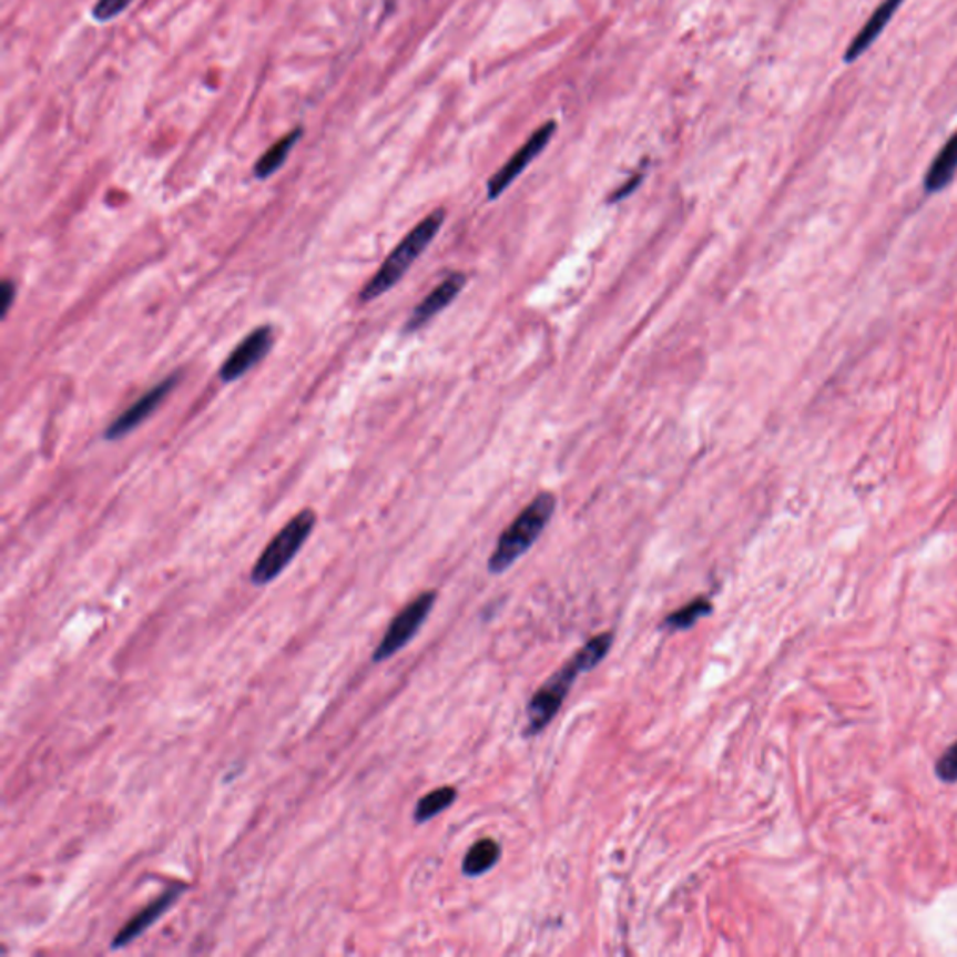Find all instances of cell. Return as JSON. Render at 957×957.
<instances>
[{"instance_id": "6da1fadb", "label": "cell", "mask_w": 957, "mask_h": 957, "mask_svg": "<svg viewBox=\"0 0 957 957\" xmlns=\"http://www.w3.org/2000/svg\"><path fill=\"white\" fill-rule=\"evenodd\" d=\"M612 632H602V634L591 638L567 662L566 666L561 668L558 673H553L552 678L548 679L547 683L537 690L536 696L531 698L530 705H528L526 735H537V733H541L552 722L553 716L558 714L559 709L566 702V698L569 696L572 683L577 681L578 675L599 666L604 656H607L608 651L612 649Z\"/></svg>"}, {"instance_id": "7a4b0ae2", "label": "cell", "mask_w": 957, "mask_h": 957, "mask_svg": "<svg viewBox=\"0 0 957 957\" xmlns=\"http://www.w3.org/2000/svg\"><path fill=\"white\" fill-rule=\"evenodd\" d=\"M446 210L438 208L430 212L425 220L419 221L410 233L400 240L399 245L387 255L386 261L378 268V272L370 277L369 283L363 286V291L359 292V302L362 304L375 302L391 291L393 286L399 285L406 272L414 266V262L427 251L428 245L435 242L441 226L446 223Z\"/></svg>"}, {"instance_id": "3957f363", "label": "cell", "mask_w": 957, "mask_h": 957, "mask_svg": "<svg viewBox=\"0 0 957 957\" xmlns=\"http://www.w3.org/2000/svg\"><path fill=\"white\" fill-rule=\"evenodd\" d=\"M558 500L552 492L537 493L530 506L526 507L511 526L501 533L492 556L488 559V571L501 574L528 552L542 536L548 522L552 520Z\"/></svg>"}, {"instance_id": "277c9868", "label": "cell", "mask_w": 957, "mask_h": 957, "mask_svg": "<svg viewBox=\"0 0 957 957\" xmlns=\"http://www.w3.org/2000/svg\"><path fill=\"white\" fill-rule=\"evenodd\" d=\"M315 526V511L304 509L298 515H294L281 528L279 533L268 542V547L264 548L261 558L256 559L255 566L251 569V582L255 586H266L277 580L304 548Z\"/></svg>"}, {"instance_id": "5b68a950", "label": "cell", "mask_w": 957, "mask_h": 957, "mask_svg": "<svg viewBox=\"0 0 957 957\" xmlns=\"http://www.w3.org/2000/svg\"><path fill=\"white\" fill-rule=\"evenodd\" d=\"M436 597H438L436 591H422L421 595H417L410 604H406L395 615V619L387 627L386 634L378 643V648L373 653L375 662L391 659L393 654L399 653L400 649H405L416 638L422 623L427 621L428 613L435 607Z\"/></svg>"}, {"instance_id": "8992f818", "label": "cell", "mask_w": 957, "mask_h": 957, "mask_svg": "<svg viewBox=\"0 0 957 957\" xmlns=\"http://www.w3.org/2000/svg\"><path fill=\"white\" fill-rule=\"evenodd\" d=\"M558 124L553 120H548L539 130L531 133V138L520 146V149L511 155V160L507 161L506 165L493 174L492 179L488 180L487 193L490 201H496L498 196L503 195L509 185L528 169L531 161H536L542 154V150L547 149L553 135H556Z\"/></svg>"}, {"instance_id": "52a82bcc", "label": "cell", "mask_w": 957, "mask_h": 957, "mask_svg": "<svg viewBox=\"0 0 957 957\" xmlns=\"http://www.w3.org/2000/svg\"><path fill=\"white\" fill-rule=\"evenodd\" d=\"M179 373L167 376L165 380H161L157 386L152 387L150 391L144 393L141 399L135 400L128 410L122 411L108 430L103 432V438L108 441H119L120 438L133 432L139 425H143L150 416H154V411L163 405V400L167 399L174 387L179 386Z\"/></svg>"}, {"instance_id": "ba28073f", "label": "cell", "mask_w": 957, "mask_h": 957, "mask_svg": "<svg viewBox=\"0 0 957 957\" xmlns=\"http://www.w3.org/2000/svg\"><path fill=\"white\" fill-rule=\"evenodd\" d=\"M272 346H274V327H256L251 334L245 335V339L231 352V356L226 357L225 363L221 365L220 380L223 384H233L242 376L247 375L251 369H255L264 357L268 356Z\"/></svg>"}, {"instance_id": "9c48e42d", "label": "cell", "mask_w": 957, "mask_h": 957, "mask_svg": "<svg viewBox=\"0 0 957 957\" xmlns=\"http://www.w3.org/2000/svg\"><path fill=\"white\" fill-rule=\"evenodd\" d=\"M184 890V885H173L165 893L161 894L160 898H155L144 909L139 910L138 915L131 916L130 920L125 922L124 926H122L119 934L114 935L111 948L120 950V948H125L133 940L139 939L146 929L152 928L155 922L160 920L161 916L165 915L179 902Z\"/></svg>"}, {"instance_id": "30bf717a", "label": "cell", "mask_w": 957, "mask_h": 957, "mask_svg": "<svg viewBox=\"0 0 957 957\" xmlns=\"http://www.w3.org/2000/svg\"><path fill=\"white\" fill-rule=\"evenodd\" d=\"M466 283H468L466 274L457 272V274L447 275L446 279L441 281L440 285L436 286L435 291L430 292L427 298L414 309L406 322L405 334H416L435 316L440 315L441 310H446L457 299Z\"/></svg>"}, {"instance_id": "8fae6325", "label": "cell", "mask_w": 957, "mask_h": 957, "mask_svg": "<svg viewBox=\"0 0 957 957\" xmlns=\"http://www.w3.org/2000/svg\"><path fill=\"white\" fill-rule=\"evenodd\" d=\"M904 4V0H883L877 10L872 13V18L864 23L861 32L856 34L853 40H851L849 48L845 51L844 60L847 64L851 62H856V60L861 59L866 51H868L872 45H874L875 40L883 34V30L886 29V24L890 23L894 18V13L898 12V8Z\"/></svg>"}, {"instance_id": "7c38bea8", "label": "cell", "mask_w": 957, "mask_h": 957, "mask_svg": "<svg viewBox=\"0 0 957 957\" xmlns=\"http://www.w3.org/2000/svg\"><path fill=\"white\" fill-rule=\"evenodd\" d=\"M957 173V131L946 141L945 146L935 155L929 165L928 173L924 176V190L926 193H939L950 185Z\"/></svg>"}, {"instance_id": "4fadbf2b", "label": "cell", "mask_w": 957, "mask_h": 957, "mask_svg": "<svg viewBox=\"0 0 957 957\" xmlns=\"http://www.w3.org/2000/svg\"><path fill=\"white\" fill-rule=\"evenodd\" d=\"M302 138H304V128H296L291 133H286L285 138H281L274 146H269L261 155V160L256 161L255 167H253L255 179L268 180L269 176H274L285 165L288 155L292 154V150L299 143V139Z\"/></svg>"}, {"instance_id": "5bb4252c", "label": "cell", "mask_w": 957, "mask_h": 957, "mask_svg": "<svg viewBox=\"0 0 957 957\" xmlns=\"http://www.w3.org/2000/svg\"><path fill=\"white\" fill-rule=\"evenodd\" d=\"M500 856L501 847L496 839H479L466 853L462 872L468 877H479V875L487 874L488 869H492L500 861Z\"/></svg>"}, {"instance_id": "9a60e30c", "label": "cell", "mask_w": 957, "mask_h": 957, "mask_svg": "<svg viewBox=\"0 0 957 957\" xmlns=\"http://www.w3.org/2000/svg\"><path fill=\"white\" fill-rule=\"evenodd\" d=\"M713 612V602L709 599H694L686 607L679 608L672 615L664 619L662 627L668 631H686L692 624H696L700 619L707 618L709 613Z\"/></svg>"}, {"instance_id": "2e32d148", "label": "cell", "mask_w": 957, "mask_h": 957, "mask_svg": "<svg viewBox=\"0 0 957 957\" xmlns=\"http://www.w3.org/2000/svg\"><path fill=\"white\" fill-rule=\"evenodd\" d=\"M457 790L451 787V785H446V787H438V790L430 791L428 795L417 803L416 812H414V821L416 823H427L428 819H432L436 815L441 814L444 810L449 808L455 801H457Z\"/></svg>"}, {"instance_id": "e0dca14e", "label": "cell", "mask_w": 957, "mask_h": 957, "mask_svg": "<svg viewBox=\"0 0 957 957\" xmlns=\"http://www.w3.org/2000/svg\"><path fill=\"white\" fill-rule=\"evenodd\" d=\"M135 0H98L92 7V19L95 23H109L113 19L119 18Z\"/></svg>"}, {"instance_id": "ac0fdd59", "label": "cell", "mask_w": 957, "mask_h": 957, "mask_svg": "<svg viewBox=\"0 0 957 957\" xmlns=\"http://www.w3.org/2000/svg\"><path fill=\"white\" fill-rule=\"evenodd\" d=\"M935 774H937V778L943 780L946 784L957 782V741L937 760V763H935Z\"/></svg>"}, {"instance_id": "d6986e66", "label": "cell", "mask_w": 957, "mask_h": 957, "mask_svg": "<svg viewBox=\"0 0 957 957\" xmlns=\"http://www.w3.org/2000/svg\"><path fill=\"white\" fill-rule=\"evenodd\" d=\"M643 176H645L643 171L632 174L631 180L627 184L621 185L618 191H613V195L610 196V203H619V201H623L627 196L632 195L638 190V185L642 184Z\"/></svg>"}, {"instance_id": "ffe728a7", "label": "cell", "mask_w": 957, "mask_h": 957, "mask_svg": "<svg viewBox=\"0 0 957 957\" xmlns=\"http://www.w3.org/2000/svg\"><path fill=\"white\" fill-rule=\"evenodd\" d=\"M13 299H16V285H13L12 281L7 279L2 283V316L8 315Z\"/></svg>"}]
</instances>
